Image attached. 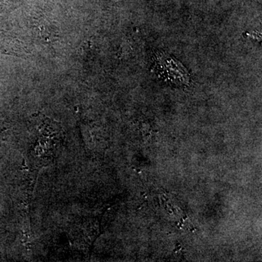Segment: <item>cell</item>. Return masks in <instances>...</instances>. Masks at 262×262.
<instances>
[{"label":"cell","instance_id":"6da1fadb","mask_svg":"<svg viewBox=\"0 0 262 262\" xmlns=\"http://www.w3.org/2000/svg\"><path fill=\"white\" fill-rule=\"evenodd\" d=\"M155 70L160 77L173 84H184L189 82V74L179 61L167 55H158L155 61Z\"/></svg>","mask_w":262,"mask_h":262}]
</instances>
